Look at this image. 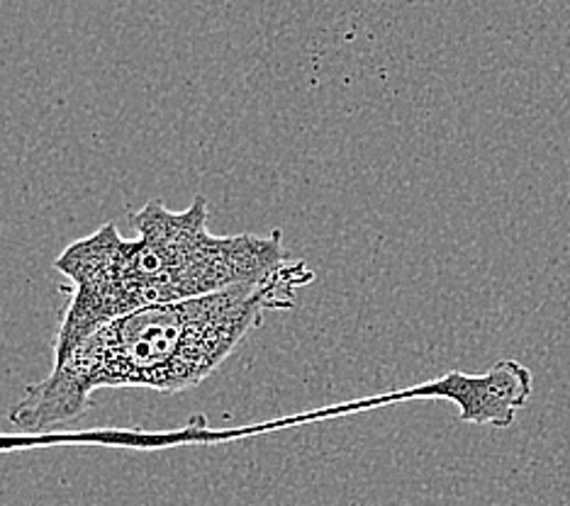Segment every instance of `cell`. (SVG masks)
Returning a JSON list of instances; mask_svg holds the SVG:
<instances>
[{"mask_svg": "<svg viewBox=\"0 0 570 506\" xmlns=\"http://www.w3.org/2000/svg\"><path fill=\"white\" fill-rule=\"evenodd\" d=\"M534 393V373L524 363L502 358L483 375L449 370L430 383L379 397L373 405L405 399H446L459 407V419L473 426L510 428Z\"/></svg>", "mask_w": 570, "mask_h": 506, "instance_id": "obj_3", "label": "cell"}, {"mask_svg": "<svg viewBox=\"0 0 570 506\" xmlns=\"http://www.w3.org/2000/svg\"><path fill=\"white\" fill-rule=\"evenodd\" d=\"M12 436L10 434H0V456H3V453H12Z\"/></svg>", "mask_w": 570, "mask_h": 506, "instance_id": "obj_4", "label": "cell"}, {"mask_svg": "<svg viewBox=\"0 0 570 506\" xmlns=\"http://www.w3.org/2000/svg\"><path fill=\"white\" fill-rule=\"evenodd\" d=\"M315 272L295 261L268 282H244L196 300L161 305L102 324L42 380L24 387L8 419L20 434H55L90 409L98 389L184 393L203 385L264 324L295 305Z\"/></svg>", "mask_w": 570, "mask_h": 506, "instance_id": "obj_1", "label": "cell"}, {"mask_svg": "<svg viewBox=\"0 0 570 506\" xmlns=\"http://www.w3.org/2000/svg\"><path fill=\"white\" fill-rule=\"evenodd\" d=\"M210 205L196 195L186 210H168L159 200L132 215L135 239L106 222L71 241L55 258L67 282L55 336L57 366L102 324L139 309L196 300L244 282H268L293 264L281 231L213 234Z\"/></svg>", "mask_w": 570, "mask_h": 506, "instance_id": "obj_2", "label": "cell"}]
</instances>
